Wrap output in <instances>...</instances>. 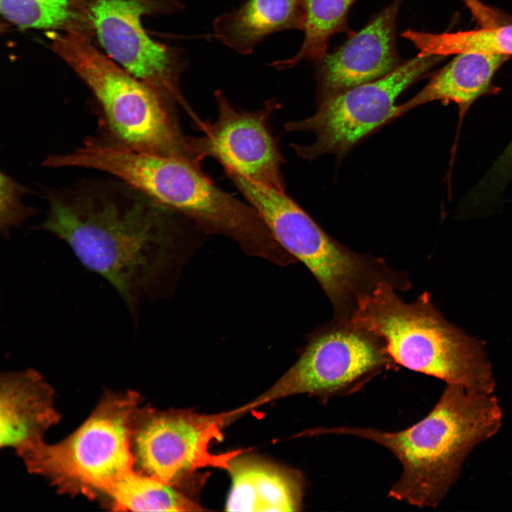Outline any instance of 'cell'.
<instances>
[{
	"label": "cell",
	"instance_id": "1",
	"mask_svg": "<svg viewBox=\"0 0 512 512\" xmlns=\"http://www.w3.org/2000/svg\"><path fill=\"white\" fill-rule=\"evenodd\" d=\"M38 228L65 241L79 261L110 283L134 319L157 286L173 248L169 210L146 197L63 199L50 194Z\"/></svg>",
	"mask_w": 512,
	"mask_h": 512
},
{
	"label": "cell",
	"instance_id": "2",
	"mask_svg": "<svg viewBox=\"0 0 512 512\" xmlns=\"http://www.w3.org/2000/svg\"><path fill=\"white\" fill-rule=\"evenodd\" d=\"M502 419L496 395L447 384L427 416L405 430L339 427H324L322 432L356 436L383 446L402 467L389 496L420 508H435L459 479L469 453L498 432Z\"/></svg>",
	"mask_w": 512,
	"mask_h": 512
},
{
	"label": "cell",
	"instance_id": "3",
	"mask_svg": "<svg viewBox=\"0 0 512 512\" xmlns=\"http://www.w3.org/2000/svg\"><path fill=\"white\" fill-rule=\"evenodd\" d=\"M76 167L107 172L161 207L177 212L209 233L237 242L251 256L280 265L294 262L255 210L217 187L186 160L97 142L77 149Z\"/></svg>",
	"mask_w": 512,
	"mask_h": 512
},
{
	"label": "cell",
	"instance_id": "4",
	"mask_svg": "<svg viewBox=\"0 0 512 512\" xmlns=\"http://www.w3.org/2000/svg\"><path fill=\"white\" fill-rule=\"evenodd\" d=\"M395 289L390 282H378L358 297L348 319L378 337L394 363L492 394L496 383L483 343L449 323L428 292L407 303Z\"/></svg>",
	"mask_w": 512,
	"mask_h": 512
},
{
	"label": "cell",
	"instance_id": "5",
	"mask_svg": "<svg viewBox=\"0 0 512 512\" xmlns=\"http://www.w3.org/2000/svg\"><path fill=\"white\" fill-rule=\"evenodd\" d=\"M50 34L51 50L95 95L119 145L200 166L191 137L182 133L171 112V99L118 65L89 36L79 33Z\"/></svg>",
	"mask_w": 512,
	"mask_h": 512
},
{
	"label": "cell",
	"instance_id": "6",
	"mask_svg": "<svg viewBox=\"0 0 512 512\" xmlns=\"http://www.w3.org/2000/svg\"><path fill=\"white\" fill-rule=\"evenodd\" d=\"M279 245L302 262L328 297L336 318L348 319L360 296L381 281L403 285L404 274L380 258L358 253L329 235L284 191L237 173L229 175Z\"/></svg>",
	"mask_w": 512,
	"mask_h": 512
},
{
	"label": "cell",
	"instance_id": "7",
	"mask_svg": "<svg viewBox=\"0 0 512 512\" xmlns=\"http://www.w3.org/2000/svg\"><path fill=\"white\" fill-rule=\"evenodd\" d=\"M140 398L131 390L107 393L67 438L54 444L42 442L21 454L28 471L61 493L108 496L134 470L131 431Z\"/></svg>",
	"mask_w": 512,
	"mask_h": 512
},
{
	"label": "cell",
	"instance_id": "8",
	"mask_svg": "<svg viewBox=\"0 0 512 512\" xmlns=\"http://www.w3.org/2000/svg\"><path fill=\"white\" fill-rule=\"evenodd\" d=\"M238 411L215 415L191 410H159L139 405L132 422L131 449L134 469L181 491L197 479L206 466L228 470L229 461L243 452L235 450L215 454L209 451L213 440L223 439L222 429Z\"/></svg>",
	"mask_w": 512,
	"mask_h": 512
},
{
	"label": "cell",
	"instance_id": "9",
	"mask_svg": "<svg viewBox=\"0 0 512 512\" xmlns=\"http://www.w3.org/2000/svg\"><path fill=\"white\" fill-rule=\"evenodd\" d=\"M442 58L420 53L378 79L321 98L311 116L284 125L315 136L307 146L293 144L296 153L309 160L327 154L342 158L373 131L398 118V97Z\"/></svg>",
	"mask_w": 512,
	"mask_h": 512
},
{
	"label": "cell",
	"instance_id": "10",
	"mask_svg": "<svg viewBox=\"0 0 512 512\" xmlns=\"http://www.w3.org/2000/svg\"><path fill=\"white\" fill-rule=\"evenodd\" d=\"M392 363L378 337L348 319L335 318L312 333L299 359L272 387L242 407L297 394L343 393Z\"/></svg>",
	"mask_w": 512,
	"mask_h": 512
},
{
	"label": "cell",
	"instance_id": "11",
	"mask_svg": "<svg viewBox=\"0 0 512 512\" xmlns=\"http://www.w3.org/2000/svg\"><path fill=\"white\" fill-rule=\"evenodd\" d=\"M93 38L105 53L171 100H181L183 68L177 51L152 39L142 23L146 14L182 9L178 0H85Z\"/></svg>",
	"mask_w": 512,
	"mask_h": 512
},
{
	"label": "cell",
	"instance_id": "12",
	"mask_svg": "<svg viewBox=\"0 0 512 512\" xmlns=\"http://www.w3.org/2000/svg\"><path fill=\"white\" fill-rule=\"evenodd\" d=\"M215 97L218 113L216 121L199 122L203 135L192 137L198 158H214L225 170L284 191L281 171L284 158L267 127L276 103L269 100L260 110L240 111L230 103L222 92L216 91Z\"/></svg>",
	"mask_w": 512,
	"mask_h": 512
},
{
	"label": "cell",
	"instance_id": "13",
	"mask_svg": "<svg viewBox=\"0 0 512 512\" xmlns=\"http://www.w3.org/2000/svg\"><path fill=\"white\" fill-rule=\"evenodd\" d=\"M396 0L336 51L325 54L319 71L321 97L378 79L397 67Z\"/></svg>",
	"mask_w": 512,
	"mask_h": 512
},
{
	"label": "cell",
	"instance_id": "14",
	"mask_svg": "<svg viewBox=\"0 0 512 512\" xmlns=\"http://www.w3.org/2000/svg\"><path fill=\"white\" fill-rule=\"evenodd\" d=\"M53 390L36 370L6 373L1 378L0 444L21 455L43 442L45 432L60 415Z\"/></svg>",
	"mask_w": 512,
	"mask_h": 512
},
{
	"label": "cell",
	"instance_id": "15",
	"mask_svg": "<svg viewBox=\"0 0 512 512\" xmlns=\"http://www.w3.org/2000/svg\"><path fill=\"white\" fill-rule=\"evenodd\" d=\"M241 454L229 461L227 471L232 484L225 511L284 512L300 510L302 481L295 471L255 456Z\"/></svg>",
	"mask_w": 512,
	"mask_h": 512
},
{
	"label": "cell",
	"instance_id": "16",
	"mask_svg": "<svg viewBox=\"0 0 512 512\" xmlns=\"http://www.w3.org/2000/svg\"><path fill=\"white\" fill-rule=\"evenodd\" d=\"M304 0H248L236 10L216 17L215 36L224 45L246 55L268 35L285 29H302Z\"/></svg>",
	"mask_w": 512,
	"mask_h": 512
},
{
	"label": "cell",
	"instance_id": "17",
	"mask_svg": "<svg viewBox=\"0 0 512 512\" xmlns=\"http://www.w3.org/2000/svg\"><path fill=\"white\" fill-rule=\"evenodd\" d=\"M508 57L481 53L456 55L417 94L398 105V117L432 101L454 102L462 109L467 107L488 89L496 72Z\"/></svg>",
	"mask_w": 512,
	"mask_h": 512
},
{
	"label": "cell",
	"instance_id": "18",
	"mask_svg": "<svg viewBox=\"0 0 512 512\" xmlns=\"http://www.w3.org/2000/svg\"><path fill=\"white\" fill-rule=\"evenodd\" d=\"M0 11L21 28L79 33L93 38L85 0H0Z\"/></svg>",
	"mask_w": 512,
	"mask_h": 512
},
{
	"label": "cell",
	"instance_id": "19",
	"mask_svg": "<svg viewBox=\"0 0 512 512\" xmlns=\"http://www.w3.org/2000/svg\"><path fill=\"white\" fill-rule=\"evenodd\" d=\"M108 496L114 511H203L181 490L135 470L121 479Z\"/></svg>",
	"mask_w": 512,
	"mask_h": 512
},
{
	"label": "cell",
	"instance_id": "20",
	"mask_svg": "<svg viewBox=\"0 0 512 512\" xmlns=\"http://www.w3.org/2000/svg\"><path fill=\"white\" fill-rule=\"evenodd\" d=\"M420 54L447 56L462 53L512 55V25L454 33L409 32Z\"/></svg>",
	"mask_w": 512,
	"mask_h": 512
},
{
	"label": "cell",
	"instance_id": "21",
	"mask_svg": "<svg viewBox=\"0 0 512 512\" xmlns=\"http://www.w3.org/2000/svg\"><path fill=\"white\" fill-rule=\"evenodd\" d=\"M356 0H304V42L292 58L274 62L278 68H289L300 60L321 58L330 37L345 23L348 10Z\"/></svg>",
	"mask_w": 512,
	"mask_h": 512
},
{
	"label": "cell",
	"instance_id": "22",
	"mask_svg": "<svg viewBox=\"0 0 512 512\" xmlns=\"http://www.w3.org/2000/svg\"><path fill=\"white\" fill-rule=\"evenodd\" d=\"M24 188L6 173L1 171L0 176V228L7 236L11 228L19 225L35 213V210L21 202Z\"/></svg>",
	"mask_w": 512,
	"mask_h": 512
},
{
	"label": "cell",
	"instance_id": "23",
	"mask_svg": "<svg viewBox=\"0 0 512 512\" xmlns=\"http://www.w3.org/2000/svg\"><path fill=\"white\" fill-rule=\"evenodd\" d=\"M503 156V159L506 161V162H510L511 164H512V142L509 144Z\"/></svg>",
	"mask_w": 512,
	"mask_h": 512
}]
</instances>
